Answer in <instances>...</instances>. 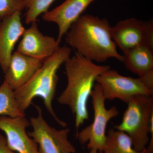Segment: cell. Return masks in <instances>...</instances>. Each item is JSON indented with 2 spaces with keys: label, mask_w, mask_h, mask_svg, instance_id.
Segmentation results:
<instances>
[{
  "label": "cell",
  "mask_w": 153,
  "mask_h": 153,
  "mask_svg": "<svg viewBox=\"0 0 153 153\" xmlns=\"http://www.w3.org/2000/svg\"><path fill=\"white\" fill-rule=\"evenodd\" d=\"M64 64L67 84L57 100L71 109L78 130L88 119V102L97 78L110 67L97 65L76 52Z\"/></svg>",
  "instance_id": "6da1fadb"
},
{
  "label": "cell",
  "mask_w": 153,
  "mask_h": 153,
  "mask_svg": "<svg viewBox=\"0 0 153 153\" xmlns=\"http://www.w3.org/2000/svg\"><path fill=\"white\" fill-rule=\"evenodd\" d=\"M111 27L107 19L82 15L66 33V42L76 53L93 62L103 63L111 58L122 62L123 55L113 40Z\"/></svg>",
  "instance_id": "7a4b0ae2"
},
{
  "label": "cell",
  "mask_w": 153,
  "mask_h": 153,
  "mask_svg": "<svg viewBox=\"0 0 153 153\" xmlns=\"http://www.w3.org/2000/svg\"><path fill=\"white\" fill-rule=\"evenodd\" d=\"M71 53L70 47H60L51 57L43 61L41 68L27 83L14 91L17 104L22 112L25 113L34 98L41 97L48 112L57 123L66 127L67 124L60 120L54 111L52 102L59 79L57 71L71 56Z\"/></svg>",
  "instance_id": "3957f363"
},
{
  "label": "cell",
  "mask_w": 153,
  "mask_h": 153,
  "mask_svg": "<svg viewBox=\"0 0 153 153\" xmlns=\"http://www.w3.org/2000/svg\"><path fill=\"white\" fill-rule=\"evenodd\" d=\"M126 104L121 122L114 128L127 134L134 149L142 151L149 142L150 127L153 117V96H135Z\"/></svg>",
  "instance_id": "277c9868"
},
{
  "label": "cell",
  "mask_w": 153,
  "mask_h": 153,
  "mask_svg": "<svg viewBox=\"0 0 153 153\" xmlns=\"http://www.w3.org/2000/svg\"><path fill=\"white\" fill-rule=\"evenodd\" d=\"M91 97L94 111L93 121L90 125L77 132L76 137L80 143L87 144L88 149L102 153L106 138V128L109 121L117 117L119 111L115 106L107 109L105 99L100 85H94Z\"/></svg>",
  "instance_id": "5b68a950"
},
{
  "label": "cell",
  "mask_w": 153,
  "mask_h": 153,
  "mask_svg": "<svg viewBox=\"0 0 153 153\" xmlns=\"http://www.w3.org/2000/svg\"><path fill=\"white\" fill-rule=\"evenodd\" d=\"M105 100L119 99L127 103L135 96H153V87L144 77L124 76L115 70L108 69L96 79Z\"/></svg>",
  "instance_id": "8992f818"
},
{
  "label": "cell",
  "mask_w": 153,
  "mask_h": 153,
  "mask_svg": "<svg viewBox=\"0 0 153 153\" xmlns=\"http://www.w3.org/2000/svg\"><path fill=\"white\" fill-rule=\"evenodd\" d=\"M35 106L37 115L30 118L33 130L28 133L37 144L39 153H76L75 147L68 140L70 129H57L51 126L44 119L41 108Z\"/></svg>",
  "instance_id": "52a82bcc"
},
{
  "label": "cell",
  "mask_w": 153,
  "mask_h": 153,
  "mask_svg": "<svg viewBox=\"0 0 153 153\" xmlns=\"http://www.w3.org/2000/svg\"><path fill=\"white\" fill-rule=\"evenodd\" d=\"M113 40L123 53L140 45L153 49V21L134 18L121 20L111 27Z\"/></svg>",
  "instance_id": "ba28073f"
},
{
  "label": "cell",
  "mask_w": 153,
  "mask_h": 153,
  "mask_svg": "<svg viewBox=\"0 0 153 153\" xmlns=\"http://www.w3.org/2000/svg\"><path fill=\"white\" fill-rule=\"evenodd\" d=\"M30 122L25 116L0 117V130L5 135L7 145L16 153H39L38 145L28 134Z\"/></svg>",
  "instance_id": "9c48e42d"
},
{
  "label": "cell",
  "mask_w": 153,
  "mask_h": 153,
  "mask_svg": "<svg viewBox=\"0 0 153 153\" xmlns=\"http://www.w3.org/2000/svg\"><path fill=\"white\" fill-rule=\"evenodd\" d=\"M21 38L16 51L41 61L51 57L60 48L57 39L41 33L36 22L25 29Z\"/></svg>",
  "instance_id": "30bf717a"
},
{
  "label": "cell",
  "mask_w": 153,
  "mask_h": 153,
  "mask_svg": "<svg viewBox=\"0 0 153 153\" xmlns=\"http://www.w3.org/2000/svg\"><path fill=\"white\" fill-rule=\"evenodd\" d=\"M96 0H66L51 10L43 15L45 22L55 23L58 27L57 40L60 43L62 38L71 26L91 4Z\"/></svg>",
  "instance_id": "8fae6325"
},
{
  "label": "cell",
  "mask_w": 153,
  "mask_h": 153,
  "mask_svg": "<svg viewBox=\"0 0 153 153\" xmlns=\"http://www.w3.org/2000/svg\"><path fill=\"white\" fill-rule=\"evenodd\" d=\"M22 12H18L1 19L0 23V67L4 73L8 67L15 46L25 30Z\"/></svg>",
  "instance_id": "7c38bea8"
},
{
  "label": "cell",
  "mask_w": 153,
  "mask_h": 153,
  "mask_svg": "<svg viewBox=\"0 0 153 153\" xmlns=\"http://www.w3.org/2000/svg\"><path fill=\"white\" fill-rule=\"evenodd\" d=\"M43 61L16 51L10 60L4 74V79L14 91L22 87L38 71Z\"/></svg>",
  "instance_id": "4fadbf2b"
},
{
  "label": "cell",
  "mask_w": 153,
  "mask_h": 153,
  "mask_svg": "<svg viewBox=\"0 0 153 153\" xmlns=\"http://www.w3.org/2000/svg\"><path fill=\"white\" fill-rule=\"evenodd\" d=\"M122 62L139 77L153 74V49L145 45L135 47L123 53Z\"/></svg>",
  "instance_id": "5bb4252c"
},
{
  "label": "cell",
  "mask_w": 153,
  "mask_h": 153,
  "mask_svg": "<svg viewBox=\"0 0 153 153\" xmlns=\"http://www.w3.org/2000/svg\"><path fill=\"white\" fill-rule=\"evenodd\" d=\"M102 153H147L146 149L138 151L134 149L131 138L123 132L111 128L106 134Z\"/></svg>",
  "instance_id": "9a60e30c"
},
{
  "label": "cell",
  "mask_w": 153,
  "mask_h": 153,
  "mask_svg": "<svg viewBox=\"0 0 153 153\" xmlns=\"http://www.w3.org/2000/svg\"><path fill=\"white\" fill-rule=\"evenodd\" d=\"M25 113L19 108L14 91L4 80L0 85V117H17L25 116Z\"/></svg>",
  "instance_id": "2e32d148"
},
{
  "label": "cell",
  "mask_w": 153,
  "mask_h": 153,
  "mask_svg": "<svg viewBox=\"0 0 153 153\" xmlns=\"http://www.w3.org/2000/svg\"><path fill=\"white\" fill-rule=\"evenodd\" d=\"M55 0H27V9L25 16L26 25L36 22L39 16L49 10V7Z\"/></svg>",
  "instance_id": "e0dca14e"
},
{
  "label": "cell",
  "mask_w": 153,
  "mask_h": 153,
  "mask_svg": "<svg viewBox=\"0 0 153 153\" xmlns=\"http://www.w3.org/2000/svg\"><path fill=\"white\" fill-rule=\"evenodd\" d=\"M27 0H0L1 20L26 9Z\"/></svg>",
  "instance_id": "ac0fdd59"
},
{
  "label": "cell",
  "mask_w": 153,
  "mask_h": 153,
  "mask_svg": "<svg viewBox=\"0 0 153 153\" xmlns=\"http://www.w3.org/2000/svg\"><path fill=\"white\" fill-rule=\"evenodd\" d=\"M0 153H16L11 150L7 145L4 136L0 133Z\"/></svg>",
  "instance_id": "d6986e66"
},
{
  "label": "cell",
  "mask_w": 153,
  "mask_h": 153,
  "mask_svg": "<svg viewBox=\"0 0 153 153\" xmlns=\"http://www.w3.org/2000/svg\"><path fill=\"white\" fill-rule=\"evenodd\" d=\"M88 153H98V152L97 151L95 150H91L90 152Z\"/></svg>",
  "instance_id": "ffe728a7"
},
{
  "label": "cell",
  "mask_w": 153,
  "mask_h": 153,
  "mask_svg": "<svg viewBox=\"0 0 153 153\" xmlns=\"http://www.w3.org/2000/svg\"><path fill=\"white\" fill-rule=\"evenodd\" d=\"M1 19H0V23H1Z\"/></svg>",
  "instance_id": "44dd1931"
}]
</instances>
